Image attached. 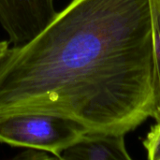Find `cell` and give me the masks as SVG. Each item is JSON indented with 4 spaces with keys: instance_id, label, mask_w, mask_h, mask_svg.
Returning <instances> with one entry per match:
<instances>
[{
    "instance_id": "obj_1",
    "label": "cell",
    "mask_w": 160,
    "mask_h": 160,
    "mask_svg": "<svg viewBox=\"0 0 160 160\" xmlns=\"http://www.w3.org/2000/svg\"><path fill=\"white\" fill-rule=\"evenodd\" d=\"M61 116L124 134L160 119L150 0H71L0 62V118Z\"/></svg>"
},
{
    "instance_id": "obj_2",
    "label": "cell",
    "mask_w": 160,
    "mask_h": 160,
    "mask_svg": "<svg viewBox=\"0 0 160 160\" xmlns=\"http://www.w3.org/2000/svg\"><path fill=\"white\" fill-rule=\"evenodd\" d=\"M85 133L76 122L56 115L23 113L0 118V142L43 150L57 159H61L62 152Z\"/></svg>"
},
{
    "instance_id": "obj_3",
    "label": "cell",
    "mask_w": 160,
    "mask_h": 160,
    "mask_svg": "<svg viewBox=\"0 0 160 160\" xmlns=\"http://www.w3.org/2000/svg\"><path fill=\"white\" fill-rule=\"evenodd\" d=\"M124 134L86 132L66 148L61 160H130Z\"/></svg>"
},
{
    "instance_id": "obj_4",
    "label": "cell",
    "mask_w": 160,
    "mask_h": 160,
    "mask_svg": "<svg viewBox=\"0 0 160 160\" xmlns=\"http://www.w3.org/2000/svg\"><path fill=\"white\" fill-rule=\"evenodd\" d=\"M142 145L149 160H160V119L152 126L142 141Z\"/></svg>"
},
{
    "instance_id": "obj_5",
    "label": "cell",
    "mask_w": 160,
    "mask_h": 160,
    "mask_svg": "<svg viewBox=\"0 0 160 160\" xmlns=\"http://www.w3.org/2000/svg\"><path fill=\"white\" fill-rule=\"evenodd\" d=\"M150 6L152 14L156 64L160 82V0H150Z\"/></svg>"
},
{
    "instance_id": "obj_6",
    "label": "cell",
    "mask_w": 160,
    "mask_h": 160,
    "mask_svg": "<svg viewBox=\"0 0 160 160\" xmlns=\"http://www.w3.org/2000/svg\"><path fill=\"white\" fill-rule=\"evenodd\" d=\"M17 158L22 159H57L53 155L38 149H33V148H27L25 152L21 154Z\"/></svg>"
},
{
    "instance_id": "obj_7",
    "label": "cell",
    "mask_w": 160,
    "mask_h": 160,
    "mask_svg": "<svg viewBox=\"0 0 160 160\" xmlns=\"http://www.w3.org/2000/svg\"><path fill=\"white\" fill-rule=\"evenodd\" d=\"M8 41H0V62L6 55L8 50Z\"/></svg>"
}]
</instances>
